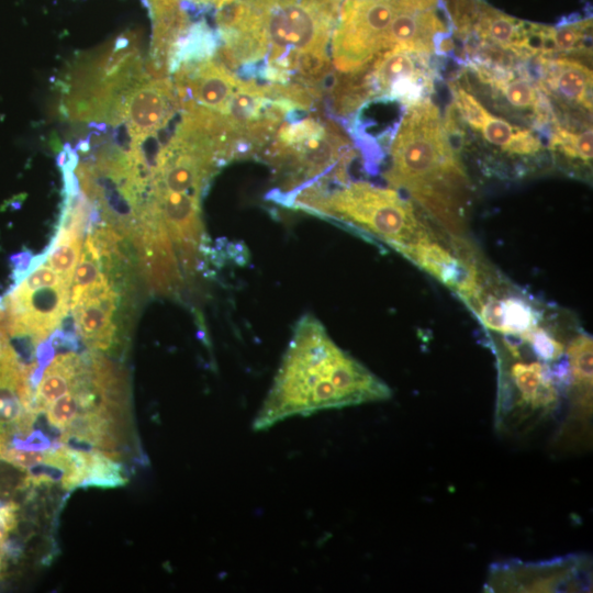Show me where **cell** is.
Masks as SVG:
<instances>
[{"instance_id":"cell-12","label":"cell","mask_w":593,"mask_h":593,"mask_svg":"<svg viewBox=\"0 0 593 593\" xmlns=\"http://www.w3.org/2000/svg\"><path fill=\"white\" fill-rule=\"evenodd\" d=\"M511 382L516 391V400L496 419L500 424L512 414L513 425L526 423L536 415L539 418L557 409L559 391L549 366L541 361H517L510 369Z\"/></svg>"},{"instance_id":"cell-29","label":"cell","mask_w":593,"mask_h":593,"mask_svg":"<svg viewBox=\"0 0 593 593\" xmlns=\"http://www.w3.org/2000/svg\"><path fill=\"white\" fill-rule=\"evenodd\" d=\"M234 0H180L181 2H186V4H182L181 8H195V9H215L219 10L222 7L231 3Z\"/></svg>"},{"instance_id":"cell-7","label":"cell","mask_w":593,"mask_h":593,"mask_svg":"<svg viewBox=\"0 0 593 593\" xmlns=\"http://www.w3.org/2000/svg\"><path fill=\"white\" fill-rule=\"evenodd\" d=\"M586 556L568 555L546 561L511 560L491 566L490 592H582L591 588Z\"/></svg>"},{"instance_id":"cell-19","label":"cell","mask_w":593,"mask_h":593,"mask_svg":"<svg viewBox=\"0 0 593 593\" xmlns=\"http://www.w3.org/2000/svg\"><path fill=\"white\" fill-rule=\"evenodd\" d=\"M591 20L567 22L558 27H549L545 44V54H569L580 51L591 34Z\"/></svg>"},{"instance_id":"cell-13","label":"cell","mask_w":593,"mask_h":593,"mask_svg":"<svg viewBox=\"0 0 593 593\" xmlns=\"http://www.w3.org/2000/svg\"><path fill=\"white\" fill-rule=\"evenodd\" d=\"M544 77L540 87L560 101L592 110V71L573 58L542 60Z\"/></svg>"},{"instance_id":"cell-11","label":"cell","mask_w":593,"mask_h":593,"mask_svg":"<svg viewBox=\"0 0 593 593\" xmlns=\"http://www.w3.org/2000/svg\"><path fill=\"white\" fill-rule=\"evenodd\" d=\"M399 253L467 301L480 302L481 287L475 266L438 243L434 235L422 238Z\"/></svg>"},{"instance_id":"cell-21","label":"cell","mask_w":593,"mask_h":593,"mask_svg":"<svg viewBox=\"0 0 593 593\" xmlns=\"http://www.w3.org/2000/svg\"><path fill=\"white\" fill-rule=\"evenodd\" d=\"M502 304V334L522 337L538 325L536 310L526 301L517 296L501 299Z\"/></svg>"},{"instance_id":"cell-22","label":"cell","mask_w":593,"mask_h":593,"mask_svg":"<svg viewBox=\"0 0 593 593\" xmlns=\"http://www.w3.org/2000/svg\"><path fill=\"white\" fill-rule=\"evenodd\" d=\"M592 127L574 133L557 127L551 139V147L563 156L589 165L593 157Z\"/></svg>"},{"instance_id":"cell-15","label":"cell","mask_w":593,"mask_h":593,"mask_svg":"<svg viewBox=\"0 0 593 593\" xmlns=\"http://www.w3.org/2000/svg\"><path fill=\"white\" fill-rule=\"evenodd\" d=\"M472 29L484 42L517 54H525L528 22L512 18L482 3Z\"/></svg>"},{"instance_id":"cell-14","label":"cell","mask_w":593,"mask_h":593,"mask_svg":"<svg viewBox=\"0 0 593 593\" xmlns=\"http://www.w3.org/2000/svg\"><path fill=\"white\" fill-rule=\"evenodd\" d=\"M115 307L116 293L111 289L71 310L79 335L94 351L109 350L115 340L116 325L111 321Z\"/></svg>"},{"instance_id":"cell-20","label":"cell","mask_w":593,"mask_h":593,"mask_svg":"<svg viewBox=\"0 0 593 593\" xmlns=\"http://www.w3.org/2000/svg\"><path fill=\"white\" fill-rule=\"evenodd\" d=\"M491 82L494 83L513 108L535 111L540 109L541 94L528 79L524 77L514 78L513 75L503 72Z\"/></svg>"},{"instance_id":"cell-17","label":"cell","mask_w":593,"mask_h":593,"mask_svg":"<svg viewBox=\"0 0 593 593\" xmlns=\"http://www.w3.org/2000/svg\"><path fill=\"white\" fill-rule=\"evenodd\" d=\"M569 379L580 396V407L589 410L592 398V337L585 333L575 336L567 348Z\"/></svg>"},{"instance_id":"cell-26","label":"cell","mask_w":593,"mask_h":593,"mask_svg":"<svg viewBox=\"0 0 593 593\" xmlns=\"http://www.w3.org/2000/svg\"><path fill=\"white\" fill-rule=\"evenodd\" d=\"M16 286L32 290L43 287H70V283L67 282L58 272L53 270L51 267L41 264L34 268L27 276H25Z\"/></svg>"},{"instance_id":"cell-5","label":"cell","mask_w":593,"mask_h":593,"mask_svg":"<svg viewBox=\"0 0 593 593\" xmlns=\"http://www.w3.org/2000/svg\"><path fill=\"white\" fill-rule=\"evenodd\" d=\"M289 205L355 226L398 251L433 235L396 190L365 181L346 182L333 191L306 190Z\"/></svg>"},{"instance_id":"cell-8","label":"cell","mask_w":593,"mask_h":593,"mask_svg":"<svg viewBox=\"0 0 593 593\" xmlns=\"http://www.w3.org/2000/svg\"><path fill=\"white\" fill-rule=\"evenodd\" d=\"M125 92L114 115L125 120L133 147L161 130L180 107L175 85L167 78L141 76Z\"/></svg>"},{"instance_id":"cell-18","label":"cell","mask_w":593,"mask_h":593,"mask_svg":"<svg viewBox=\"0 0 593 593\" xmlns=\"http://www.w3.org/2000/svg\"><path fill=\"white\" fill-rule=\"evenodd\" d=\"M83 231L75 226H60L45 254V261L67 282L71 283L80 258Z\"/></svg>"},{"instance_id":"cell-10","label":"cell","mask_w":593,"mask_h":593,"mask_svg":"<svg viewBox=\"0 0 593 593\" xmlns=\"http://www.w3.org/2000/svg\"><path fill=\"white\" fill-rule=\"evenodd\" d=\"M422 56L401 48L381 54L372 63L367 79L357 86L361 97L400 99L407 105L424 99V91L432 82Z\"/></svg>"},{"instance_id":"cell-3","label":"cell","mask_w":593,"mask_h":593,"mask_svg":"<svg viewBox=\"0 0 593 593\" xmlns=\"http://www.w3.org/2000/svg\"><path fill=\"white\" fill-rule=\"evenodd\" d=\"M390 157V186L405 191L455 240L465 242L468 179L430 100L407 107Z\"/></svg>"},{"instance_id":"cell-23","label":"cell","mask_w":593,"mask_h":593,"mask_svg":"<svg viewBox=\"0 0 593 593\" xmlns=\"http://www.w3.org/2000/svg\"><path fill=\"white\" fill-rule=\"evenodd\" d=\"M21 518V506L15 501L0 504V578L9 564L10 540Z\"/></svg>"},{"instance_id":"cell-25","label":"cell","mask_w":593,"mask_h":593,"mask_svg":"<svg viewBox=\"0 0 593 593\" xmlns=\"http://www.w3.org/2000/svg\"><path fill=\"white\" fill-rule=\"evenodd\" d=\"M454 96L458 113L471 127L479 131L489 111L472 94L460 87L454 89Z\"/></svg>"},{"instance_id":"cell-2","label":"cell","mask_w":593,"mask_h":593,"mask_svg":"<svg viewBox=\"0 0 593 593\" xmlns=\"http://www.w3.org/2000/svg\"><path fill=\"white\" fill-rule=\"evenodd\" d=\"M391 389L339 348L313 315L302 316L260 410L254 430L292 416L390 399Z\"/></svg>"},{"instance_id":"cell-9","label":"cell","mask_w":593,"mask_h":593,"mask_svg":"<svg viewBox=\"0 0 593 593\" xmlns=\"http://www.w3.org/2000/svg\"><path fill=\"white\" fill-rule=\"evenodd\" d=\"M174 72L180 108L194 105L222 115L242 80L213 56L182 63Z\"/></svg>"},{"instance_id":"cell-24","label":"cell","mask_w":593,"mask_h":593,"mask_svg":"<svg viewBox=\"0 0 593 593\" xmlns=\"http://www.w3.org/2000/svg\"><path fill=\"white\" fill-rule=\"evenodd\" d=\"M521 339L528 343L537 358L542 361L558 360L564 353L563 344L538 325L524 334Z\"/></svg>"},{"instance_id":"cell-4","label":"cell","mask_w":593,"mask_h":593,"mask_svg":"<svg viewBox=\"0 0 593 593\" xmlns=\"http://www.w3.org/2000/svg\"><path fill=\"white\" fill-rule=\"evenodd\" d=\"M264 159L283 178L276 197L289 202L304 190L323 189L327 181L346 183L354 150L333 123L307 116L283 121L271 138Z\"/></svg>"},{"instance_id":"cell-28","label":"cell","mask_w":593,"mask_h":593,"mask_svg":"<svg viewBox=\"0 0 593 593\" xmlns=\"http://www.w3.org/2000/svg\"><path fill=\"white\" fill-rule=\"evenodd\" d=\"M34 256L31 251L25 250L11 256V265L13 270V279L19 283L25 276L32 271V261Z\"/></svg>"},{"instance_id":"cell-27","label":"cell","mask_w":593,"mask_h":593,"mask_svg":"<svg viewBox=\"0 0 593 593\" xmlns=\"http://www.w3.org/2000/svg\"><path fill=\"white\" fill-rule=\"evenodd\" d=\"M480 316L483 324L491 331L502 333V304L501 299L489 296L483 302H479Z\"/></svg>"},{"instance_id":"cell-6","label":"cell","mask_w":593,"mask_h":593,"mask_svg":"<svg viewBox=\"0 0 593 593\" xmlns=\"http://www.w3.org/2000/svg\"><path fill=\"white\" fill-rule=\"evenodd\" d=\"M396 4L398 0H343L329 45L336 70L358 75L387 52Z\"/></svg>"},{"instance_id":"cell-16","label":"cell","mask_w":593,"mask_h":593,"mask_svg":"<svg viewBox=\"0 0 593 593\" xmlns=\"http://www.w3.org/2000/svg\"><path fill=\"white\" fill-rule=\"evenodd\" d=\"M479 131L488 143L510 154L534 155L541 149L539 138L529 130L516 127L490 112Z\"/></svg>"},{"instance_id":"cell-1","label":"cell","mask_w":593,"mask_h":593,"mask_svg":"<svg viewBox=\"0 0 593 593\" xmlns=\"http://www.w3.org/2000/svg\"><path fill=\"white\" fill-rule=\"evenodd\" d=\"M343 0H234L216 10L219 59L267 85L315 87L331 71L327 47ZM317 96V94H316Z\"/></svg>"}]
</instances>
